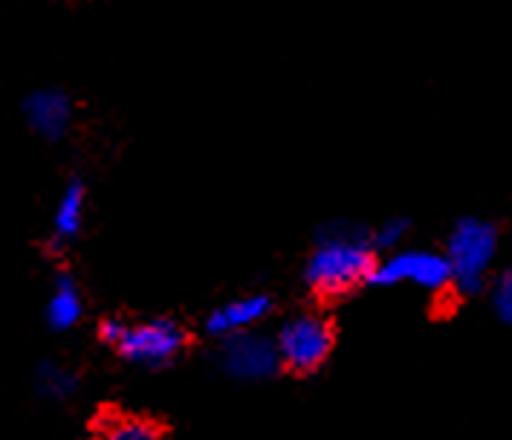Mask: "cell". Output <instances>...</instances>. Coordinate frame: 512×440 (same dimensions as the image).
I'll use <instances>...</instances> for the list:
<instances>
[{"instance_id": "6da1fadb", "label": "cell", "mask_w": 512, "mask_h": 440, "mask_svg": "<svg viewBox=\"0 0 512 440\" xmlns=\"http://www.w3.org/2000/svg\"><path fill=\"white\" fill-rule=\"evenodd\" d=\"M377 249L371 232L351 220H330L316 232V247L304 267V284L327 299L345 296L371 281Z\"/></svg>"}, {"instance_id": "7c38bea8", "label": "cell", "mask_w": 512, "mask_h": 440, "mask_svg": "<svg viewBox=\"0 0 512 440\" xmlns=\"http://www.w3.org/2000/svg\"><path fill=\"white\" fill-rule=\"evenodd\" d=\"M35 388L41 397L47 400H67L73 397V391L79 388V377L76 371H70L67 365H58V362H41L35 368Z\"/></svg>"}, {"instance_id": "4fadbf2b", "label": "cell", "mask_w": 512, "mask_h": 440, "mask_svg": "<svg viewBox=\"0 0 512 440\" xmlns=\"http://www.w3.org/2000/svg\"><path fill=\"white\" fill-rule=\"evenodd\" d=\"M489 302H492L495 316H498L504 325H512V264L495 275V281H492V287H489Z\"/></svg>"}, {"instance_id": "7a4b0ae2", "label": "cell", "mask_w": 512, "mask_h": 440, "mask_svg": "<svg viewBox=\"0 0 512 440\" xmlns=\"http://www.w3.org/2000/svg\"><path fill=\"white\" fill-rule=\"evenodd\" d=\"M498 255V226L484 218H460L446 238V258L452 264L460 293H481Z\"/></svg>"}, {"instance_id": "3957f363", "label": "cell", "mask_w": 512, "mask_h": 440, "mask_svg": "<svg viewBox=\"0 0 512 440\" xmlns=\"http://www.w3.org/2000/svg\"><path fill=\"white\" fill-rule=\"evenodd\" d=\"M275 345L284 368L293 374H313L333 351V325L319 313H298L278 328Z\"/></svg>"}, {"instance_id": "30bf717a", "label": "cell", "mask_w": 512, "mask_h": 440, "mask_svg": "<svg viewBox=\"0 0 512 440\" xmlns=\"http://www.w3.org/2000/svg\"><path fill=\"white\" fill-rule=\"evenodd\" d=\"M84 203H87V192L79 177H73L64 192L58 197V206L53 212V226H50V247L61 249L67 247L76 235L81 232L84 223Z\"/></svg>"}, {"instance_id": "277c9868", "label": "cell", "mask_w": 512, "mask_h": 440, "mask_svg": "<svg viewBox=\"0 0 512 440\" xmlns=\"http://www.w3.org/2000/svg\"><path fill=\"white\" fill-rule=\"evenodd\" d=\"M417 284L420 290L440 293L455 284L452 264L446 252L434 249H394L382 261H377L371 281L377 287H397V284Z\"/></svg>"}, {"instance_id": "5b68a950", "label": "cell", "mask_w": 512, "mask_h": 440, "mask_svg": "<svg viewBox=\"0 0 512 440\" xmlns=\"http://www.w3.org/2000/svg\"><path fill=\"white\" fill-rule=\"evenodd\" d=\"M217 362L223 374H229L238 383H261V380H270L278 368H284L275 336H264L255 330L223 336L217 348Z\"/></svg>"}, {"instance_id": "5bb4252c", "label": "cell", "mask_w": 512, "mask_h": 440, "mask_svg": "<svg viewBox=\"0 0 512 440\" xmlns=\"http://www.w3.org/2000/svg\"><path fill=\"white\" fill-rule=\"evenodd\" d=\"M405 235H408V220L388 218L379 229L371 232V241L377 252H394V249H403Z\"/></svg>"}, {"instance_id": "9a60e30c", "label": "cell", "mask_w": 512, "mask_h": 440, "mask_svg": "<svg viewBox=\"0 0 512 440\" xmlns=\"http://www.w3.org/2000/svg\"><path fill=\"white\" fill-rule=\"evenodd\" d=\"M125 333H128V325H125L122 319H105V322L99 325V339L113 345V348H119V342L125 339Z\"/></svg>"}, {"instance_id": "9c48e42d", "label": "cell", "mask_w": 512, "mask_h": 440, "mask_svg": "<svg viewBox=\"0 0 512 440\" xmlns=\"http://www.w3.org/2000/svg\"><path fill=\"white\" fill-rule=\"evenodd\" d=\"M90 440H168L165 429L151 417H139V414H122L105 409L96 414L93 426H90Z\"/></svg>"}, {"instance_id": "ba28073f", "label": "cell", "mask_w": 512, "mask_h": 440, "mask_svg": "<svg viewBox=\"0 0 512 440\" xmlns=\"http://www.w3.org/2000/svg\"><path fill=\"white\" fill-rule=\"evenodd\" d=\"M272 299L264 293H252V296H241L235 302H226L215 307L206 319V333L209 336H232L241 330H252L258 322H264L270 316Z\"/></svg>"}, {"instance_id": "8fae6325", "label": "cell", "mask_w": 512, "mask_h": 440, "mask_svg": "<svg viewBox=\"0 0 512 440\" xmlns=\"http://www.w3.org/2000/svg\"><path fill=\"white\" fill-rule=\"evenodd\" d=\"M84 302H81L79 284L70 273H58L53 281V293L47 299V325L53 330H70L79 325Z\"/></svg>"}, {"instance_id": "8992f818", "label": "cell", "mask_w": 512, "mask_h": 440, "mask_svg": "<svg viewBox=\"0 0 512 440\" xmlns=\"http://www.w3.org/2000/svg\"><path fill=\"white\" fill-rule=\"evenodd\" d=\"M189 333L174 319H148L128 325L125 339L119 342V357L139 368H165L183 354Z\"/></svg>"}, {"instance_id": "52a82bcc", "label": "cell", "mask_w": 512, "mask_h": 440, "mask_svg": "<svg viewBox=\"0 0 512 440\" xmlns=\"http://www.w3.org/2000/svg\"><path fill=\"white\" fill-rule=\"evenodd\" d=\"M21 113L32 128V134H38L47 142H58L67 137L70 125H73V96L64 87H35L32 93L24 96Z\"/></svg>"}]
</instances>
